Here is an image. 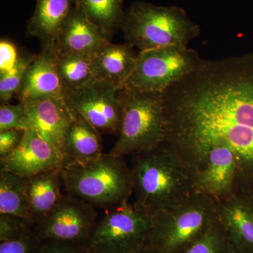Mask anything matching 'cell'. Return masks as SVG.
Instances as JSON below:
<instances>
[{
  "label": "cell",
  "instance_id": "30bf717a",
  "mask_svg": "<svg viewBox=\"0 0 253 253\" xmlns=\"http://www.w3.org/2000/svg\"><path fill=\"white\" fill-rule=\"evenodd\" d=\"M121 89L104 81L93 82L72 91H65L66 104L100 133L119 135L122 118Z\"/></svg>",
  "mask_w": 253,
  "mask_h": 253
},
{
  "label": "cell",
  "instance_id": "7402d4cb",
  "mask_svg": "<svg viewBox=\"0 0 253 253\" xmlns=\"http://www.w3.org/2000/svg\"><path fill=\"white\" fill-rule=\"evenodd\" d=\"M56 63L64 91L76 90L97 81L93 57L56 52Z\"/></svg>",
  "mask_w": 253,
  "mask_h": 253
},
{
  "label": "cell",
  "instance_id": "52a82bcc",
  "mask_svg": "<svg viewBox=\"0 0 253 253\" xmlns=\"http://www.w3.org/2000/svg\"><path fill=\"white\" fill-rule=\"evenodd\" d=\"M85 246L89 253H134L147 246L153 215L129 202L106 211Z\"/></svg>",
  "mask_w": 253,
  "mask_h": 253
},
{
  "label": "cell",
  "instance_id": "d4e9b609",
  "mask_svg": "<svg viewBox=\"0 0 253 253\" xmlns=\"http://www.w3.org/2000/svg\"><path fill=\"white\" fill-rule=\"evenodd\" d=\"M36 56L32 54L20 55L17 63L12 69L0 74V98L1 102L9 103L13 95L17 94L28 66Z\"/></svg>",
  "mask_w": 253,
  "mask_h": 253
},
{
  "label": "cell",
  "instance_id": "277c9868",
  "mask_svg": "<svg viewBox=\"0 0 253 253\" xmlns=\"http://www.w3.org/2000/svg\"><path fill=\"white\" fill-rule=\"evenodd\" d=\"M121 30L126 42L139 51L163 46L189 47L201 34L199 25L183 8L142 1H135L126 11Z\"/></svg>",
  "mask_w": 253,
  "mask_h": 253
},
{
  "label": "cell",
  "instance_id": "8992f818",
  "mask_svg": "<svg viewBox=\"0 0 253 253\" xmlns=\"http://www.w3.org/2000/svg\"><path fill=\"white\" fill-rule=\"evenodd\" d=\"M216 219V201L194 191L153 215L148 246L154 253H180L201 237Z\"/></svg>",
  "mask_w": 253,
  "mask_h": 253
},
{
  "label": "cell",
  "instance_id": "f546056e",
  "mask_svg": "<svg viewBox=\"0 0 253 253\" xmlns=\"http://www.w3.org/2000/svg\"><path fill=\"white\" fill-rule=\"evenodd\" d=\"M19 56L17 49L13 43L1 40L0 42V74L12 69L17 63Z\"/></svg>",
  "mask_w": 253,
  "mask_h": 253
},
{
  "label": "cell",
  "instance_id": "d6a6232c",
  "mask_svg": "<svg viewBox=\"0 0 253 253\" xmlns=\"http://www.w3.org/2000/svg\"><path fill=\"white\" fill-rule=\"evenodd\" d=\"M251 196V197H252V198H253V194L252 195V196Z\"/></svg>",
  "mask_w": 253,
  "mask_h": 253
},
{
  "label": "cell",
  "instance_id": "2e32d148",
  "mask_svg": "<svg viewBox=\"0 0 253 253\" xmlns=\"http://www.w3.org/2000/svg\"><path fill=\"white\" fill-rule=\"evenodd\" d=\"M111 38L88 19L76 4L55 44L58 53H74L94 58Z\"/></svg>",
  "mask_w": 253,
  "mask_h": 253
},
{
  "label": "cell",
  "instance_id": "d6986e66",
  "mask_svg": "<svg viewBox=\"0 0 253 253\" xmlns=\"http://www.w3.org/2000/svg\"><path fill=\"white\" fill-rule=\"evenodd\" d=\"M73 112V119L68 126L63 144L65 165L89 162L101 157L104 154L101 133L84 118Z\"/></svg>",
  "mask_w": 253,
  "mask_h": 253
},
{
  "label": "cell",
  "instance_id": "ac0fdd59",
  "mask_svg": "<svg viewBox=\"0 0 253 253\" xmlns=\"http://www.w3.org/2000/svg\"><path fill=\"white\" fill-rule=\"evenodd\" d=\"M134 48L127 42L123 44L109 42L104 46L94 57L97 80L109 82L120 89L125 87L137 63L138 54Z\"/></svg>",
  "mask_w": 253,
  "mask_h": 253
},
{
  "label": "cell",
  "instance_id": "5bb4252c",
  "mask_svg": "<svg viewBox=\"0 0 253 253\" xmlns=\"http://www.w3.org/2000/svg\"><path fill=\"white\" fill-rule=\"evenodd\" d=\"M217 204V219L234 253H253V199L236 193Z\"/></svg>",
  "mask_w": 253,
  "mask_h": 253
},
{
  "label": "cell",
  "instance_id": "8fae6325",
  "mask_svg": "<svg viewBox=\"0 0 253 253\" xmlns=\"http://www.w3.org/2000/svg\"><path fill=\"white\" fill-rule=\"evenodd\" d=\"M237 175L235 156L226 146L218 145L208 151L191 178L195 191L219 202L238 193Z\"/></svg>",
  "mask_w": 253,
  "mask_h": 253
},
{
  "label": "cell",
  "instance_id": "7c38bea8",
  "mask_svg": "<svg viewBox=\"0 0 253 253\" xmlns=\"http://www.w3.org/2000/svg\"><path fill=\"white\" fill-rule=\"evenodd\" d=\"M65 162L64 156L57 148L29 129L17 149L0 159V171L30 177L43 171L61 169Z\"/></svg>",
  "mask_w": 253,
  "mask_h": 253
},
{
  "label": "cell",
  "instance_id": "f1b7e54d",
  "mask_svg": "<svg viewBox=\"0 0 253 253\" xmlns=\"http://www.w3.org/2000/svg\"><path fill=\"white\" fill-rule=\"evenodd\" d=\"M26 130L21 129H6L0 131V159L9 156L21 144Z\"/></svg>",
  "mask_w": 253,
  "mask_h": 253
},
{
  "label": "cell",
  "instance_id": "44dd1931",
  "mask_svg": "<svg viewBox=\"0 0 253 253\" xmlns=\"http://www.w3.org/2000/svg\"><path fill=\"white\" fill-rule=\"evenodd\" d=\"M28 177L0 171V214H9L32 221L26 194Z\"/></svg>",
  "mask_w": 253,
  "mask_h": 253
},
{
  "label": "cell",
  "instance_id": "603a6c76",
  "mask_svg": "<svg viewBox=\"0 0 253 253\" xmlns=\"http://www.w3.org/2000/svg\"><path fill=\"white\" fill-rule=\"evenodd\" d=\"M124 0H77L79 9L89 21L112 38L122 28Z\"/></svg>",
  "mask_w": 253,
  "mask_h": 253
},
{
  "label": "cell",
  "instance_id": "9a60e30c",
  "mask_svg": "<svg viewBox=\"0 0 253 253\" xmlns=\"http://www.w3.org/2000/svg\"><path fill=\"white\" fill-rule=\"evenodd\" d=\"M16 96L19 102L43 97L65 100L55 47L42 48L41 53L28 66Z\"/></svg>",
  "mask_w": 253,
  "mask_h": 253
},
{
  "label": "cell",
  "instance_id": "4316f807",
  "mask_svg": "<svg viewBox=\"0 0 253 253\" xmlns=\"http://www.w3.org/2000/svg\"><path fill=\"white\" fill-rule=\"evenodd\" d=\"M42 241L35 234L34 228L16 239L1 241L0 253H39Z\"/></svg>",
  "mask_w": 253,
  "mask_h": 253
},
{
  "label": "cell",
  "instance_id": "3957f363",
  "mask_svg": "<svg viewBox=\"0 0 253 253\" xmlns=\"http://www.w3.org/2000/svg\"><path fill=\"white\" fill-rule=\"evenodd\" d=\"M66 194L105 211L129 202L133 194L131 168L124 157L103 154L86 163H68L61 169Z\"/></svg>",
  "mask_w": 253,
  "mask_h": 253
},
{
  "label": "cell",
  "instance_id": "6da1fadb",
  "mask_svg": "<svg viewBox=\"0 0 253 253\" xmlns=\"http://www.w3.org/2000/svg\"><path fill=\"white\" fill-rule=\"evenodd\" d=\"M167 128L162 144L190 176L213 146L237 163L238 193L253 194V53L203 60L163 92Z\"/></svg>",
  "mask_w": 253,
  "mask_h": 253
},
{
  "label": "cell",
  "instance_id": "ba28073f",
  "mask_svg": "<svg viewBox=\"0 0 253 253\" xmlns=\"http://www.w3.org/2000/svg\"><path fill=\"white\" fill-rule=\"evenodd\" d=\"M203 59L195 49L169 46L138 53L134 73L126 86L147 92H165L194 73Z\"/></svg>",
  "mask_w": 253,
  "mask_h": 253
},
{
  "label": "cell",
  "instance_id": "4fadbf2b",
  "mask_svg": "<svg viewBox=\"0 0 253 253\" xmlns=\"http://www.w3.org/2000/svg\"><path fill=\"white\" fill-rule=\"evenodd\" d=\"M25 105L28 129L36 131L63 155V144L73 112L65 100L43 97L22 102Z\"/></svg>",
  "mask_w": 253,
  "mask_h": 253
},
{
  "label": "cell",
  "instance_id": "5b68a950",
  "mask_svg": "<svg viewBox=\"0 0 253 253\" xmlns=\"http://www.w3.org/2000/svg\"><path fill=\"white\" fill-rule=\"evenodd\" d=\"M119 97L122 104L121 130L109 154L125 158L162 144L167 128L163 93L125 86L120 90Z\"/></svg>",
  "mask_w": 253,
  "mask_h": 253
},
{
  "label": "cell",
  "instance_id": "83f0119b",
  "mask_svg": "<svg viewBox=\"0 0 253 253\" xmlns=\"http://www.w3.org/2000/svg\"><path fill=\"white\" fill-rule=\"evenodd\" d=\"M33 228V224L18 216L0 214V242L20 237Z\"/></svg>",
  "mask_w": 253,
  "mask_h": 253
},
{
  "label": "cell",
  "instance_id": "cb8c5ba5",
  "mask_svg": "<svg viewBox=\"0 0 253 253\" xmlns=\"http://www.w3.org/2000/svg\"><path fill=\"white\" fill-rule=\"evenodd\" d=\"M180 253H234L217 219L201 237Z\"/></svg>",
  "mask_w": 253,
  "mask_h": 253
},
{
  "label": "cell",
  "instance_id": "1f68e13d",
  "mask_svg": "<svg viewBox=\"0 0 253 253\" xmlns=\"http://www.w3.org/2000/svg\"><path fill=\"white\" fill-rule=\"evenodd\" d=\"M134 253H154V251H152L150 248L149 246H145L144 248H143L142 249L139 250V251Z\"/></svg>",
  "mask_w": 253,
  "mask_h": 253
},
{
  "label": "cell",
  "instance_id": "7a4b0ae2",
  "mask_svg": "<svg viewBox=\"0 0 253 253\" xmlns=\"http://www.w3.org/2000/svg\"><path fill=\"white\" fill-rule=\"evenodd\" d=\"M131 156L134 204L151 215L194 192L191 176L162 144Z\"/></svg>",
  "mask_w": 253,
  "mask_h": 253
},
{
  "label": "cell",
  "instance_id": "484cf974",
  "mask_svg": "<svg viewBox=\"0 0 253 253\" xmlns=\"http://www.w3.org/2000/svg\"><path fill=\"white\" fill-rule=\"evenodd\" d=\"M21 129L27 130V118L25 105L1 102L0 106V131L6 129Z\"/></svg>",
  "mask_w": 253,
  "mask_h": 253
},
{
  "label": "cell",
  "instance_id": "4dcf8cb0",
  "mask_svg": "<svg viewBox=\"0 0 253 253\" xmlns=\"http://www.w3.org/2000/svg\"><path fill=\"white\" fill-rule=\"evenodd\" d=\"M39 253H89L85 246L58 242L42 241Z\"/></svg>",
  "mask_w": 253,
  "mask_h": 253
},
{
  "label": "cell",
  "instance_id": "e0dca14e",
  "mask_svg": "<svg viewBox=\"0 0 253 253\" xmlns=\"http://www.w3.org/2000/svg\"><path fill=\"white\" fill-rule=\"evenodd\" d=\"M77 0H36L34 12L28 23L26 33L41 42L42 48L55 44Z\"/></svg>",
  "mask_w": 253,
  "mask_h": 253
},
{
  "label": "cell",
  "instance_id": "ffe728a7",
  "mask_svg": "<svg viewBox=\"0 0 253 253\" xmlns=\"http://www.w3.org/2000/svg\"><path fill=\"white\" fill-rule=\"evenodd\" d=\"M61 169H50L28 177L26 194L30 214L35 225L55 208L63 194Z\"/></svg>",
  "mask_w": 253,
  "mask_h": 253
},
{
  "label": "cell",
  "instance_id": "9c48e42d",
  "mask_svg": "<svg viewBox=\"0 0 253 253\" xmlns=\"http://www.w3.org/2000/svg\"><path fill=\"white\" fill-rule=\"evenodd\" d=\"M97 215L90 204L71 195H63L54 209L34 226V232L41 241L85 246Z\"/></svg>",
  "mask_w": 253,
  "mask_h": 253
}]
</instances>
